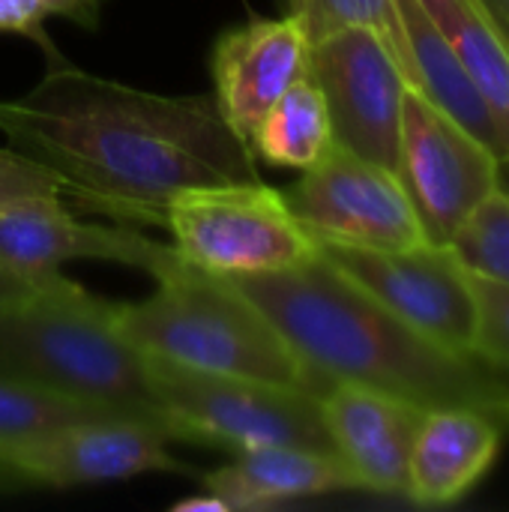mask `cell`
Masks as SVG:
<instances>
[{"label": "cell", "instance_id": "6da1fadb", "mask_svg": "<svg viewBox=\"0 0 509 512\" xmlns=\"http://www.w3.org/2000/svg\"><path fill=\"white\" fill-rule=\"evenodd\" d=\"M9 147L42 162L84 210L162 225L192 186L261 180L213 96H168L90 75L60 57L18 99H0Z\"/></svg>", "mask_w": 509, "mask_h": 512}, {"label": "cell", "instance_id": "7a4b0ae2", "mask_svg": "<svg viewBox=\"0 0 509 512\" xmlns=\"http://www.w3.org/2000/svg\"><path fill=\"white\" fill-rule=\"evenodd\" d=\"M228 279L324 387L363 384L423 408L474 405L492 414L507 408L509 369L480 354L459 357L438 348L321 255L288 270Z\"/></svg>", "mask_w": 509, "mask_h": 512}, {"label": "cell", "instance_id": "3957f363", "mask_svg": "<svg viewBox=\"0 0 509 512\" xmlns=\"http://www.w3.org/2000/svg\"><path fill=\"white\" fill-rule=\"evenodd\" d=\"M0 378L147 420L168 435L150 360L120 333L114 303L60 273L0 303Z\"/></svg>", "mask_w": 509, "mask_h": 512}, {"label": "cell", "instance_id": "277c9868", "mask_svg": "<svg viewBox=\"0 0 509 512\" xmlns=\"http://www.w3.org/2000/svg\"><path fill=\"white\" fill-rule=\"evenodd\" d=\"M114 318L120 333L150 357L195 372L324 390L228 276L204 273L183 258L156 276V291L147 300L114 303Z\"/></svg>", "mask_w": 509, "mask_h": 512}, {"label": "cell", "instance_id": "5b68a950", "mask_svg": "<svg viewBox=\"0 0 509 512\" xmlns=\"http://www.w3.org/2000/svg\"><path fill=\"white\" fill-rule=\"evenodd\" d=\"M150 381L171 441L213 444L231 453L249 447H306L336 453L321 393L294 384L195 372L150 357Z\"/></svg>", "mask_w": 509, "mask_h": 512}, {"label": "cell", "instance_id": "8992f818", "mask_svg": "<svg viewBox=\"0 0 509 512\" xmlns=\"http://www.w3.org/2000/svg\"><path fill=\"white\" fill-rule=\"evenodd\" d=\"M165 228L186 264L216 276L276 273L318 255L285 192L261 180L183 189L165 207Z\"/></svg>", "mask_w": 509, "mask_h": 512}, {"label": "cell", "instance_id": "52a82bcc", "mask_svg": "<svg viewBox=\"0 0 509 512\" xmlns=\"http://www.w3.org/2000/svg\"><path fill=\"white\" fill-rule=\"evenodd\" d=\"M318 255L438 348L459 357L477 354V294L471 270L453 246L357 249L318 243Z\"/></svg>", "mask_w": 509, "mask_h": 512}, {"label": "cell", "instance_id": "ba28073f", "mask_svg": "<svg viewBox=\"0 0 509 512\" xmlns=\"http://www.w3.org/2000/svg\"><path fill=\"white\" fill-rule=\"evenodd\" d=\"M285 201L315 243L357 249H411L429 243L399 174L336 141L318 162L303 168Z\"/></svg>", "mask_w": 509, "mask_h": 512}, {"label": "cell", "instance_id": "9c48e42d", "mask_svg": "<svg viewBox=\"0 0 509 512\" xmlns=\"http://www.w3.org/2000/svg\"><path fill=\"white\" fill-rule=\"evenodd\" d=\"M396 174L426 240L450 246L465 216L501 186V159L414 84L402 99Z\"/></svg>", "mask_w": 509, "mask_h": 512}, {"label": "cell", "instance_id": "30bf717a", "mask_svg": "<svg viewBox=\"0 0 509 512\" xmlns=\"http://www.w3.org/2000/svg\"><path fill=\"white\" fill-rule=\"evenodd\" d=\"M306 75L324 93L333 141L396 171L408 78L393 45L372 27H342L312 42Z\"/></svg>", "mask_w": 509, "mask_h": 512}, {"label": "cell", "instance_id": "8fae6325", "mask_svg": "<svg viewBox=\"0 0 509 512\" xmlns=\"http://www.w3.org/2000/svg\"><path fill=\"white\" fill-rule=\"evenodd\" d=\"M168 435L138 417H90L0 450V474L12 489H72L138 474H186L168 453Z\"/></svg>", "mask_w": 509, "mask_h": 512}, {"label": "cell", "instance_id": "7c38bea8", "mask_svg": "<svg viewBox=\"0 0 509 512\" xmlns=\"http://www.w3.org/2000/svg\"><path fill=\"white\" fill-rule=\"evenodd\" d=\"M312 39L291 12L252 18L222 33L210 54L213 99L231 132L252 147V138L279 96L306 75Z\"/></svg>", "mask_w": 509, "mask_h": 512}, {"label": "cell", "instance_id": "4fadbf2b", "mask_svg": "<svg viewBox=\"0 0 509 512\" xmlns=\"http://www.w3.org/2000/svg\"><path fill=\"white\" fill-rule=\"evenodd\" d=\"M60 198L51 195L0 213V258L33 276H51L66 261L93 258L138 267L153 279L180 261L174 246H162L135 228L81 225Z\"/></svg>", "mask_w": 509, "mask_h": 512}, {"label": "cell", "instance_id": "5bb4252c", "mask_svg": "<svg viewBox=\"0 0 509 512\" xmlns=\"http://www.w3.org/2000/svg\"><path fill=\"white\" fill-rule=\"evenodd\" d=\"M321 411L357 489L405 495L411 447L429 408L375 387L333 381L321 390Z\"/></svg>", "mask_w": 509, "mask_h": 512}, {"label": "cell", "instance_id": "9a60e30c", "mask_svg": "<svg viewBox=\"0 0 509 512\" xmlns=\"http://www.w3.org/2000/svg\"><path fill=\"white\" fill-rule=\"evenodd\" d=\"M501 450V429L492 411L474 405L429 408L411 447L405 498L420 507L462 501L492 468Z\"/></svg>", "mask_w": 509, "mask_h": 512}, {"label": "cell", "instance_id": "2e32d148", "mask_svg": "<svg viewBox=\"0 0 509 512\" xmlns=\"http://www.w3.org/2000/svg\"><path fill=\"white\" fill-rule=\"evenodd\" d=\"M204 492L228 512H261L279 504L354 492L357 483L336 453L306 447H249L201 477Z\"/></svg>", "mask_w": 509, "mask_h": 512}, {"label": "cell", "instance_id": "e0dca14e", "mask_svg": "<svg viewBox=\"0 0 509 512\" xmlns=\"http://www.w3.org/2000/svg\"><path fill=\"white\" fill-rule=\"evenodd\" d=\"M396 9L402 24V69L408 84H414L426 99L477 135L501 162H507L504 138L447 36L429 18L420 0H396Z\"/></svg>", "mask_w": 509, "mask_h": 512}, {"label": "cell", "instance_id": "ac0fdd59", "mask_svg": "<svg viewBox=\"0 0 509 512\" xmlns=\"http://www.w3.org/2000/svg\"><path fill=\"white\" fill-rule=\"evenodd\" d=\"M486 102L509 162V39L486 0H420Z\"/></svg>", "mask_w": 509, "mask_h": 512}, {"label": "cell", "instance_id": "d6986e66", "mask_svg": "<svg viewBox=\"0 0 509 512\" xmlns=\"http://www.w3.org/2000/svg\"><path fill=\"white\" fill-rule=\"evenodd\" d=\"M330 144H333L330 111L321 87L309 75L294 81L279 96V102L270 108V114L264 117V123L252 138V150L261 153L267 162L300 168V171L318 162Z\"/></svg>", "mask_w": 509, "mask_h": 512}, {"label": "cell", "instance_id": "ffe728a7", "mask_svg": "<svg viewBox=\"0 0 509 512\" xmlns=\"http://www.w3.org/2000/svg\"><path fill=\"white\" fill-rule=\"evenodd\" d=\"M108 414H117V411H108L102 405H90L81 399H69V396L24 384V381L0 378V450L30 441L42 432L60 429L66 423L108 417Z\"/></svg>", "mask_w": 509, "mask_h": 512}, {"label": "cell", "instance_id": "44dd1931", "mask_svg": "<svg viewBox=\"0 0 509 512\" xmlns=\"http://www.w3.org/2000/svg\"><path fill=\"white\" fill-rule=\"evenodd\" d=\"M459 261L486 279L509 285V192H489L450 240Z\"/></svg>", "mask_w": 509, "mask_h": 512}, {"label": "cell", "instance_id": "7402d4cb", "mask_svg": "<svg viewBox=\"0 0 509 512\" xmlns=\"http://www.w3.org/2000/svg\"><path fill=\"white\" fill-rule=\"evenodd\" d=\"M285 6L303 21L312 42L342 27H372L393 45L402 63V24L396 0H285Z\"/></svg>", "mask_w": 509, "mask_h": 512}, {"label": "cell", "instance_id": "603a6c76", "mask_svg": "<svg viewBox=\"0 0 509 512\" xmlns=\"http://www.w3.org/2000/svg\"><path fill=\"white\" fill-rule=\"evenodd\" d=\"M102 0H0V30L36 39L51 51L45 36L48 18H66L81 27H96Z\"/></svg>", "mask_w": 509, "mask_h": 512}, {"label": "cell", "instance_id": "cb8c5ba5", "mask_svg": "<svg viewBox=\"0 0 509 512\" xmlns=\"http://www.w3.org/2000/svg\"><path fill=\"white\" fill-rule=\"evenodd\" d=\"M480 309L477 354L509 369V285L471 273Z\"/></svg>", "mask_w": 509, "mask_h": 512}, {"label": "cell", "instance_id": "d4e9b609", "mask_svg": "<svg viewBox=\"0 0 509 512\" xmlns=\"http://www.w3.org/2000/svg\"><path fill=\"white\" fill-rule=\"evenodd\" d=\"M51 195H63V186L42 162L12 147L0 150V213Z\"/></svg>", "mask_w": 509, "mask_h": 512}, {"label": "cell", "instance_id": "484cf974", "mask_svg": "<svg viewBox=\"0 0 509 512\" xmlns=\"http://www.w3.org/2000/svg\"><path fill=\"white\" fill-rule=\"evenodd\" d=\"M60 273V270H57ZM57 273L51 276H33V273H24L18 270L15 264H9L6 258H0V303H9V300H18V297H27L33 291H39L42 285H48Z\"/></svg>", "mask_w": 509, "mask_h": 512}, {"label": "cell", "instance_id": "4316f807", "mask_svg": "<svg viewBox=\"0 0 509 512\" xmlns=\"http://www.w3.org/2000/svg\"><path fill=\"white\" fill-rule=\"evenodd\" d=\"M174 512H228V507L216 498V495H201V498H186V501H177Z\"/></svg>", "mask_w": 509, "mask_h": 512}, {"label": "cell", "instance_id": "83f0119b", "mask_svg": "<svg viewBox=\"0 0 509 512\" xmlns=\"http://www.w3.org/2000/svg\"><path fill=\"white\" fill-rule=\"evenodd\" d=\"M489 3V9H495V12H509V0H486Z\"/></svg>", "mask_w": 509, "mask_h": 512}, {"label": "cell", "instance_id": "f1b7e54d", "mask_svg": "<svg viewBox=\"0 0 509 512\" xmlns=\"http://www.w3.org/2000/svg\"><path fill=\"white\" fill-rule=\"evenodd\" d=\"M495 12V9H492ZM495 18H498V24L504 27V33H507V39H509V12H495Z\"/></svg>", "mask_w": 509, "mask_h": 512}, {"label": "cell", "instance_id": "f546056e", "mask_svg": "<svg viewBox=\"0 0 509 512\" xmlns=\"http://www.w3.org/2000/svg\"><path fill=\"white\" fill-rule=\"evenodd\" d=\"M6 489H12V486H9V480H6V477L0 474V492H6Z\"/></svg>", "mask_w": 509, "mask_h": 512}, {"label": "cell", "instance_id": "4dcf8cb0", "mask_svg": "<svg viewBox=\"0 0 509 512\" xmlns=\"http://www.w3.org/2000/svg\"><path fill=\"white\" fill-rule=\"evenodd\" d=\"M504 414H507V417H509V402H507V408H504Z\"/></svg>", "mask_w": 509, "mask_h": 512}]
</instances>
